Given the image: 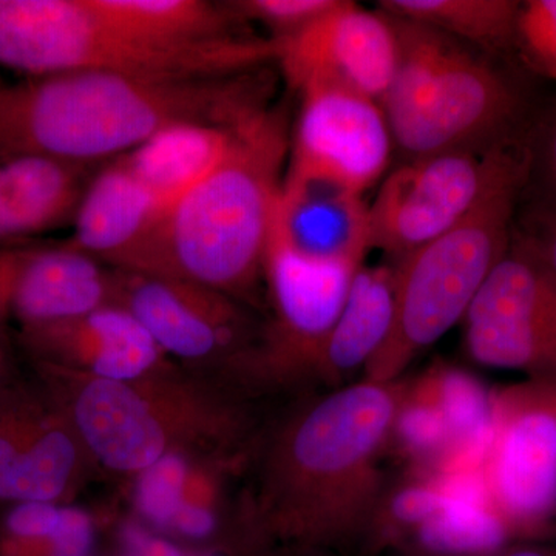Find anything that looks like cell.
<instances>
[{
    "label": "cell",
    "instance_id": "obj_29",
    "mask_svg": "<svg viewBox=\"0 0 556 556\" xmlns=\"http://www.w3.org/2000/svg\"><path fill=\"white\" fill-rule=\"evenodd\" d=\"M452 475L405 470L402 477L388 478L365 546L368 551L408 547L417 533L434 517L447 500Z\"/></svg>",
    "mask_w": 556,
    "mask_h": 556
},
{
    "label": "cell",
    "instance_id": "obj_28",
    "mask_svg": "<svg viewBox=\"0 0 556 556\" xmlns=\"http://www.w3.org/2000/svg\"><path fill=\"white\" fill-rule=\"evenodd\" d=\"M97 522L75 504H11L0 519V556H90Z\"/></svg>",
    "mask_w": 556,
    "mask_h": 556
},
{
    "label": "cell",
    "instance_id": "obj_36",
    "mask_svg": "<svg viewBox=\"0 0 556 556\" xmlns=\"http://www.w3.org/2000/svg\"><path fill=\"white\" fill-rule=\"evenodd\" d=\"M262 556H350L346 552L314 547H274Z\"/></svg>",
    "mask_w": 556,
    "mask_h": 556
},
{
    "label": "cell",
    "instance_id": "obj_2",
    "mask_svg": "<svg viewBox=\"0 0 556 556\" xmlns=\"http://www.w3.org/2000/svg\"><path fill=\"white\" fill-rule=\"evenodd\" d=\"M268 102L252 72L217 78H153L75 72L0 86V161L68 163L123 156L181 123L233 126Z\"/></svg>",
    "mask_w": 556,
    "mask_h": 556
},
{
    "label": "cell",
    "instance_id": "obj_3",
    "mask_svg": "<svg viewBox=\"0 0 556 556\" xmlns=\"http://www.w3.org/2000/svg\"><path fill=\"white\" fill-rule=\"evenodd\" d=\"M288 148L278 110L239 121L222 163L115 269L181 278L257 306Z\"/></svg>",
    "mask_w": 556,
    "mask_h": 556
},
{
    "label": "cell",
    "instance_id": "obj_37",
    "mask_svg": "<svg viewBox=\"0 0 556 556\" xmlns=\"http://www.w3.org/2000/svg\"><path fill=\"white\" fill-rule=\"evenodd\" d=\"M409 556H424V555H409Z\"/></svg>",
    "mask_w": 556,
    "mask_h": 556
},
{
    "label": "cell",
    "instance_id": "obj_23",
    "mask_svg": "<svg viewBox=\"0 0 556 556\" xmlns=\"http://www.w3.org/2000/svg\"><path fill=\"white\" fill-rule=\"evenodd\" d=\"M84 166L38 155L0 161V243L73 222L89 185Z\"/></svg>",
    "mask_w": 556,
    "mask_h": 556
},
{
    "label": "cell",
    "instance_id": "obj_8",
    "mask_svg": "<svg viewBox=\"0 0 556 556\" xmlns=\"http://www.w3.org/2000/svg\"><path fill=\"white\" fill-rule=\"evenodd\" d=\"M361 266L303 255L289 243L276 204L263 265L269 318L247 356L219 378L252 399L313 386L318 354Z\"/></svg>",
    "mask_w": 556,
    "mask_h": 556
},
{
    "label": "cell",
    "instance_id": "obj_20",
    "mask_svg": "<svg viewBox=\"0 0 556 556\" xmlns=\"http://www.w3.org/2000/svg\"><path fill=\"white\" fill-rule=\"evenodd\" d=\"M277 215L289 243L306 257L364 265L371 251L369 204L342 186L285 175Z\"/></svg>",
    "mask_w": 556,
    "mask_h": 556
},
{
    "label": "cell",
    "instance_id": "obj_19",
    "mask_svg": "<svg viewBox=\"0 0 556 556\" xmlns=\"http://www.w3.org/2000/svg\"><path fill=\"white\" fill-rule=\"evenodd\" d=\"M116 270L72 244L21 249L11 313L21 329L47 327L116 305Z\"/></svg>",
    "mask_w": 556,
    "mask_h": 556
},
{
    "label": "cell",
    "instance_id": "obj_25",
    "mask_svg": "<svg viewBox=\"0 0 556 556\" xmlns=\"http://www.w3.org/2000/svg\"><path fill=\"white\" fill-rule=\"evenodd\" d=\"M514 543L477 468L452 475L444 506L408 548L409 555L495 556Z\"/></svg>",
    "mask_w": 556,
    "mask_h": 556
},
{
    "label": "cell",
    "instance_id": "obj_22",
    "mask_svg": "<svg viewBox=\"0 0 556 556\" xmlns=\"http://www.w3.org/2000/svg\"><path fill=\"white\" fill-rule=\"evenodd\" d=\"M394 283L393 263L357 269L342 313L318 354L313 386L334 390L364 376L393 325Z\"/></svg>",
    "mask_w": 556,
    "mask_h": 556
},
{
    "label": "cell",
    "instance_id": "obj_27",
    "mask_svg": "<svg viewBox=\"0 0 556 556\" xmlns=\"http://www.w3.org/2000/svg\"><path fill=\"white\" fill-rule=\"evenodd\" d=\"M98 13L141 38L164 43L203 42L236 36L232 7L203 0H89Z\"/></svg>",
    "mask_w": 556,
    "mask_h": 556
},
{
    "label": "cell",
    "instance_id": "obj_30",
    "mask_svg": "<svg viewBox=\"0 0 556 556\" xmlns=\"http://www.w3.org/2000/svg\"><path fill=\"white\" fill-rule=\"evenodd\" d=\"M522 149L527 174L521 204L556 207V97L538 105Z\"/></svg>",
    "mask_w": 556,
    "mask_h": 556
},
{
    "label": "cell",
    "instance_id": "obj_32",
    "mask_svg": "<svg viewBox=\"0 0 556 556\" xmlns=\"http://www.w3.org/2000/svg\"><path fill=\"white\" fill-rule=\"evenodd\" d=\"M338 0H241L230 3L240 20L257 21L273 31V40L285 39L308 27L336 7Z\"/></svg>",
    "mask_w": 556,
    "mask_h": 556
},
{
    "label": "cell",
    "instance_id": "obj_26",
    "mask_svg": "<svg viewBox=\"0 0 556 556\" xmlns=\"http://www.w3.org/2000/svg\"><path fill=\"white\" fill-rule=\"evenodd\" d=\"M517 0H383L379 10L417 22L496 60L514 58Z\"/></svg>",
    "mask_w": 556,
    "mask_h": 556
},
{
    "label": "cell",
    "instance_id": "obj_5",
    "mask_svg": "<svg viewBox=\"0 0 556 556\" xmlns=\"http://www.w3.org/2000/svg\"><path fill=\"white\" fill-rule=\"evenodd\" d=\"M388 16L397 65L380 105L407 160L485 155L521 141L540 102L517 68L426 25Z\"/></svg>",
    "mask_w": 556,
    "mask_h": 556
},
{
    "label": "cell",
    "instance_id": "obj_4",
    "mask_svg": "<svg viewBox=\"0 0 556 556\" xmlns=\"http://www.w3.org/2000/svg\"><path fill=\"white\" fill-rule=\"evenodd\" d=\"M97 468L135 478L174 455L249 457L262 426L239 388L206 372L166 367L142 378H84L35 365Z\"/></svg>",
    "mask_w": 556,
    "mask_h": 556
},
{
    "label": "cell",
    "instance_id": "obj_16",
    "mask_svg": "<svg viewBox=\"0 0 556 556\" xmlns=\"http://www.w3.org/2000/svg\"><path fill=\"white\" fill-rule=\"evenodd\" d=\"M287 177L332 182L364 195L386 175L393 137L382 105L354 91L300 93Z\"/></svg>",
    "mask_w": 556,
    "mask_h": 556
},
{
    "label": "cell",
    "instance_id": "obj_15",
    "mask_svg": "<svg viewBox=\"0 0 556 556\" xmlns=\"http://www.w3.org/2000/svg\"><path fill=\"white\" fill-rule=\"evenodd\" d=\"M276 42V61L298 93L317 87L354 91L382 104L397 65L390 16L338 0L308 27Z\"/></svg>",
    "mask_w": 556,
    "mask_h": 556
},
{
    "label": "cell",
    "instance_id": "obj_17",
    "mask_svg": "<svg viewBox=\"0 0 556 556\" xmlns=\"http://www.w3.org/2000/svg\"><path fill=\"white\" fill-rule=\"evenodd\" d=\"M249 460L166 457L131 478L135 510L150 526L172 536L228 543L236 532L241 500V492L233 495V484L247 477Z\"/></svg>",
    "mask_w": 556,
    "mask_h": 556
},
{
    "label": "cell",
    "instance_id": "obj_13",
    "mask_svg": "<svg viewBox=\"0 0 556 556\" xmlns=\"http://www.w3.org/2000/svg\"><path fill=\"white\" fill-rule=\"evenodd\" d=\"M94 468L67 413L39 380L0 387V503L73 504Z\"/></svg>",
    "mask_w": 556,
    "mask_h": 556
},
{
    "label": "cell",
    "instance_id": "obj_6",
    "mask_svg": "<svg viewBox=\"0 0 556 556\" xmlns=\"http://www.w3.org/2000/svg\"><path fill=\"white\" fill-rule=\"evenodd\" d=\"M526 174L522 142L503 146L473 211L444 236L393 263V325L361 379L405 378L420 354L463 324L485 278L510 247Z\"/></svg>",
    "mask_w": 556,
    "mask_h": 556
},
{
    "label": "cell",
    "instance_id": "obj_31",
    "mask_svg": "<svg viewBox=\"0 0 556 556\" xmlns=\"http://www.w3.org/2000/svg\"><path fill=\"white\" fill-rule=\"evenodd\" d=\"M514 58L526 72L556 83V0L521 2Z\"/></svg>",
    "mask_w": 556,
    "mask_h": 556
},
{
    "label": "cell",
    "instance_id": "obj_12",
    "mask_svg": "<svg viewBox=\"0 0 556 556\" xmlns=\"http://www.w3.org/2000/svg\"><path fill=\"white\" fill-rule=\"evenodd\" d=\"M501 148L434 153L388 174L369 204L371 249L399 263L459 225L484 195Z\"/></svg>",
    "mask_w": 556,
    "mask_h": 556
},
{
    "label": "cell",
    "instance_id": "obj_1",
    "mask_svg": "<svg viewBox=\"0 0 556 556\" xmlns=\"http://www.w3.org/2000/svg\"><path fill=\"white\" fill-rule=\"evenodd\" d=\"M407 382L358 379L324 390L263 428L240 511L266 546L345 552L365 541Z\"/></svg>",
    "mask_w": 556,
    "mask_h": 556
},
{
    "label": "cell",
    "instance_id": "obj_34",
    "mask_svg": "<svg viewBox=\"0 0 556 556\" xmlns=\"http://www.w3.org/2000/svg\"><path fill=\"white\" fill-rule=\"evenodd\" d=\"M20 255L21 249H0V387L14 379L11 372L9 328L13 320L11 292Z\"/></svg>",
    "mask_w": 556,
    "mask_h": 556
},
{
    "label": "cell",
    "instance_id": "obj_35",
    "mask_svg": "<svg viewBox=\"0 0 556 556\" xmlns=\"http://www.w3.org/2000/svg\"><path fill=\"white\" fill-rule=\"evenodd\" d=\"M495 556H556V546L535 540H526L510 544Z\"/></svg>",
    "mask_w": 556,
    "mask_h": 556
},
{
    "label": "cell",
    "instance_id": "obj_33",
    "mask_svg": "<svg viewBox=\"0 0 556 556\" xmlns=\"http://www.w3.org/2000/svg\"><path fill=\"white\" fill-rule=\"evenodd\" d=\"M514 232L556 274V207L518 208Z\"/></svg>",
    "mask_w": 556,
    "mask_h": 556
},
{
    "label": "cell",
    "instance_id": "obj_24",
    "mask_svg": "<svg viewBox=\"0 0 556 556\" xmlns=\"http://www.w3.org/2000/svg\"><path fill=\"white\" fill-rule=\"evenodd\" d=\"M233 126L175 124L119 160L170 208L222 163L232 144Z\"/></svg>",
    "mask_w": 556,
    "mask_h": 556
},
{
    "label": "cell",
    "instance_id": "obj_7",
    "mask_svg": "<svg viewBox=\"0 0 556 556\" xmlns=\"http://www.w3.org/2000/svg\"><path fill=\"white\" fill-rule=\"evenodd\" d=\"M273 39L229 36L190 43L141 38L89 0H0V65L28 78L102 72L153 78H217L276 61Z\"/></svg>",
    "mask_w": 556,
    "mask_h": 556
},
{
    "label": "cell",
    "instance_id": "obj_9",
    "mask_svg": "<svg viewBox=\"0 0 556 556\" xmlns=\"http://www.w3.org/2000/svg\"><path fill=\"white\" fill-rule=\"evenodd\" d=\"M481 473L515 540H533L555 526L556 378L492 390V430Z\"/></svg>",
    "mask_w": 556,
    "mask_h": 556
},
{
    "label": "cell",
    "instance_id": "obj_11",
    "mask_svg": "<svg viewBox=\"0 0 556 556\" xmlns=\"http://www.w3.org/2000/svg\"><path fill=\"white\" fill-rule=\"evenodd\" d=\"M116 270V305L138 318L167 357L222 376L257 343L251 306L181 278Z\"/></svg>",
    "mask_w": 556,
    "mask_h": 556
},
{
    "label": "cell",
    "instance_id": "obj_10",
    "mask_svg": "<svg viewBox=\"0 0 556 556\" xmlns=\"http://www.w3.org/2000/svg\"><path fill=\"white\" fill-rule=\"evenodd\" d=\"M463 328L464 351L479 367L556 378V274L515 232Z\"/></svg>",
    "mask_w": 556,
    "mask_h": 556
},
{
    "label": "cell",
    "instance_id": "obj_21",
    "mask_svg": "<svg viewBox=\"0 0 556 556\" xmlns=\"http://www.w3.org/2000/svg\"><path fill=\"white\" fill-rule=\"evenodd\" d=\"M169 211L119 159L91 179L73 226V248L118 268Z\"/></svg>",
    "mask_w": 556,
    "mask_h": 556
},
{
    "label": "cell",
    "instance_id": "obj_14",
    "mask_svg": "<svg viewBox=\"0 0 556 556\" xmlns=\"http://www.w3.org/2000/svg\"><path fill=\"white\" fill-rule=\"evenodd\" d=\"M492 427V390L466 369L434 364L408 378L388 453L405 470L456 475L481 468Z\"/></svg>",
    "mask_w": 556,
    "mask_h": 556
},
{
    "label": "cell",
    "instance_id": "obj_18",
    "mask_svg": "<svg viewBox=\"0 0 556 556\" xmlns=\"http://www.w3.org/2000/svg\"><path fill=\"white\" fill-rule=\"evenodd\" d=\"M20 340L35 365L84 378L130 380L174 365L148 329L121 305L21 329Z\"/></svg>",
    "mask_w": 556,
    "mask_h": 556
}]
</instances>
